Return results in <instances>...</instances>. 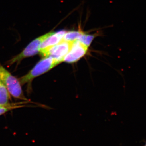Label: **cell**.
Returning <instances> with one entry per match:
<instances>
[{
  "instance_id": "3957f363",
  "label": "cell",
  "mask_w": 146,
  "mask_h": 146,
  "mask_svg": "<svg viewBox=\"0 0 146 146\" xmlns=\"http://www.w3.org/2000/svg\"><path fill=\"white\" fill-rule=\"evenodd\" d=\"M72 42L63 40L58 44L39 52L42 56L52 58L60 63L63 61L64 57L70 50Z\"/></svg>"
},
{
  "instance_id": "7a4b0ae2",
  "label": "cell",
  "mask_w": 146,
  "mask_h": 146,
  "mask_svg": "<svg viewBox=\"0 0 146 146\" xmlns=\"http://www.w3.org/2000/svg\"><path fill=\"white\" fill-rule=\"evenodd\" d=\"M0 80L12 96L18 99L27 100L23 93L19 80L1 66L0 67Z\"/></svg>"
},
{
  "instance_id": "9c48e42d",
  "label": "cell",
  "mask_w": 146,
  "mask_h": 146,
  "mask_svg": "<svg viewBox=\"0 0 146 146\" xmlns=\"http://www.w3.org/2000/svg\"><path fill=\"white\" fill-rule=\"evenodd\" d=\"M18 104H7V105L0 104V115L4 114L9 110L15 109L17 108L23 106L18 105Z\"/></svg>"
},
{
  "instance_id": "8fae6325",
  "label": "cell",
  "mask_w": 146,
  "mask_h": 146,
  "mask_svg": "<svg viewBox=\"0 0 146 146\" xmlns=\"http://www.w3.org/2000/svg\"><path fill=\"white\" fill-rule=\"evenodd\" d=\"M144 146H146V143L145 144V145H144Z\"/></svg>"
},
{
  "instance_id": "8992f818",
  "label": "cell",
  "mask_w": 146,
  "mask_h": 146,
  "mask_svg": "<svg viewBox=\"0 0 146 146\" xmlns=\"http://www.w3.org/2000/svg\"><path fill=\"white\" fill-rule=\"evenodd\" d=\"M66 33V31L64 30L56 32L49 33L48 36L42 42L40 46L39 51L46 49L59 44L63 41V36Z\"/></svg>"
},
{
  "instance_id": "5b68a950",
  "label": "cell",
  "mask_w": 146,
  "mask_h": 146,
  "mask_svg": "<svg viewBox=\"0 0 146 146\" xmlns=\"http://www.w3.org/2000/svg\"><path fill=\"white\" fill-rule=\"evenodd\" d=\"M88 47L78 40L72 42L70 50L64 57L63 61L68 63L75 62L87 52Z\"/></svg>"
},
{
  "instance_id": "ba28073f",
  "label": "cell",
  "mask_w": 146,
  "mask_h": 146,
  "mask_svg": "<svg viewBox=\"0 0 146 146\" xmlns=\"http://www.w3.org/2000/svg\"><path fill=\"white\" fill-rule=\"evenodd\" d=\"M84 33L81 31H68V32H66L63 36V40L68 41V42H74L76 40H78Z\"/></svg>"
},
{
  "instance_id": "52a82bcc",
  "label": "cell",
  "mask_w": 146,
  "mask_h": 146,
  "mask_svg": "<svg viewBox=\"0 0 146 146\" xmlns=\"http://www.w3.org/2000/svg\"><path fill=\"white\" fill-rule=\"evenodd\" d=\"M9 92L5 85L0 80V104H8Z\"/></svg>"
},
{
  "instance_id": "277c9868",
  "label": "cell",
  "mask_w": 146,
  "mask_h": 146,
  "mask_svg": "<svg viewBox=\"0 0 146 146\" xmlns=\"http://www.w3.org/2000/svg\"><path fill=\"white\" fill-rule=\"evenodd\" d=\"M49 34V33L39 36L33 40L21 53L10 60L9 65H12L14 63H19L21 60L25 58L30 57L37 54L39 52L40 46L42 42L48 36Z\"/></svg>"
},
{
  "instance_id": "30bf717a",
  "label": "cell",
  "mask_w": 146,
  "mask_h": 146,
  "mask_svg": "<svg viewBox=\"0 0 146 146\" xmlns=\"http://www.w3.org/2000/svg\"><path fill=\"white\" fill-rule=\"evenodd\" d=\"M95 36L94 35L86 34L84 33L81 37L78 39V41L88 47L91 44V42L94 39Z\"/></svg>"
},
{
  "instance_id": "6da1fadb",
  "label": "cell",
  "mask_w": 146,
  "mask_h": 146,
  "mask_svg": "<svg viewBox=\"0 0 146 146\" xmlns=\"http://www.w3.org/2000/svg\"><path fill=\"white\" fill-rule=\"evenodd\" d=\"M59 63L52 58L45 57L40 60L26 75L19 79V81L22 85L30 83L33 79L46 72Z\"/></svg>"
}]
</instances>
